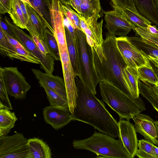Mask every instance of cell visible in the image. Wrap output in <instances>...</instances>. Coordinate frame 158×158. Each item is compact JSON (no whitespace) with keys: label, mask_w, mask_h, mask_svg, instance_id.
I'll list each match as a JSON object with an SVG mask.
<instances>
[{"label":"cell","mask_w":158,"mask_h":158,"mask_svg":"<svg viewBox=\"0 0 158 158\" xmlns=\"http://www.w3.org/2000/svg\"><path fill=\"white\" fill-rule=\"evenodd\" d=\"M13 0H0V12L4 14L10 13Z\"/></svg>","instance_id":"41"},{"label":"cell","mask_w":158,"mask_h":158,"mask_svg":"<svg viewBox=\"0 0 158 158\" xmlns=\"http://www.w3.org/2000/svg\"><path fill=\"white\" fill-rule=\"evenodd\" d=\"M28 139L20 133L0 137V158H26Z\"/></svg>","instance_id":"8"},{"label":"cell","mask_w":158,"mask_h":158,"mask_svg":"<svg viewBox=\"0 0 158 158\" xmlns=\"http://www.w3.org/2000/svg\"><path fill=\"white\" fill-rule=\"evenodd\" d=\"M132 119L136 132L141 134L145 139L158 146V131L155 121L149 116L141 113L135 115Z\"/></svg>","instance_id":"16"},{"label":"cell","mask_w":158,"mask_h":158,"mask_svg":"<svg viewBox=\"0 0 158 158\" xmlns=\"http://www.w3.org/2000/svg\"><path fill=\"white\" fill-rule=\"evenodd\" d=\"M99 83L103 101L117 113L120 119L129 120L146 110L144 102L139 97H130L107 83L101 82Z\"/></svg>","instance_id":"3"},{"label":"cell","mask_w":158,"mask_h":158,"mask_svg":"<svg viewBox=\"0 0 158 158\" xmlns=\"http://www.w3.org/2000/svg\"><path fill=\"white\" fill-rule=\"evenodd\" d=\"M21 0L22 1H23L24 2L30 5L31 6H31V3L30 2L29 0Z\"/></svg>","instance_id":"48"},{"label":"cell","mask_w":158,"mask_h":158,"mask_svg":"<svg viewBox=\"0 0 158 158\" xmlns=\"http://www.w3.org/2000/svg\"><path fill=\"white\" fill-rule=\"evenodd\" d=\"M80 19L81 30L85 34L87 41L93 51L98 55L102 53L104 40L102 36L103 19L98 22L99 14L94 15L85 20L78 13Z\"/></svg>","instance_id":"9"},{"label":"cell","mask_w":158,"mask_h":158,"mask_svg":"<svg viewBox=\"0 0 158 158\" xmlns=\"http://www.w3.org/2000/svg\"><path fill=\"white\" fill-rule=\"evenodd\" d=\"M151 65L154 70L156 73L157 78V84L158 85V64L155 63H152Z\"/></svg>","instance_id":"44"},{"label":"cell","mask_w":158,"mask_h":158,"mask_svg":"<svg viewBox=\"0 0 158 158\" xmlns=\"http://www.w3.org/2000/svg\"><path fill=\"white\" fill-rule=\"evenodd\" d=\"M108 135L96 131L90 137L74 140L73 147L87 150L97 155V157L131 158L119 139L116 140Z\"/></svg>","instance_id":"4"},{"label":"cell","mask_w":158,"mask_h":158,"mask_svg":"<svg viewBox=\"0 0 158 158\" xmlns=\"http://www.w3.org/2000/svg\"><path fill=\"white\" fill-rule=\"evenodd\" d=\"M119 139L131 156V158L135 156L138 148V141L134 126L129 120L120 119L118 122Z\"/></svg>","instance_id":"15"},{"label":"cell","mask_w":158,"mask_h":158,"mask_svg":"<svg viewBox=\"0 0 158 158\" xmlns=\"http://www.w3.org/2000/svg\"><path fill=\"white\" fill-rule=\"evenodd\" d=\"M31 37L38 49L43 54H49L48 46L44 40L36 35Z\"/></svg>","instance_id":"39"},{"label":"cell","mask_w":158,"mask_h":158,"mask_svg":"<svg viewBox=\"0 0 158 158\" xmlns=\"http://www.w3.org/2000/svg\"><path fill=\"white\" fill-rule=\"evenodd\" d=\"M17 119L14 112L7 109H0V137L9 133Z\"/></svg>","instance_id":"27"},{"label":"cell","mask_w":158,"mask_h":158,"mask_svg":"<svg viewBox=\"0 0 158 158\" xmlns=\"http://www.w3.org/2000/svg\"><path fill=\"white\" fill-rule=\"evenodd\" d=\"M75 80L77 97L73 120L89 124L95 129L114 138L119 135L118 122L106 109L104 102L83 86L78 77Z\"/></svg>","instance_id":"1"},{"label":"cell","mask_w":158,"mask_h":158,"mask_svg":"<svg viewBox=\"0 0 158 158\" xmlns=\"http://www.w3.org/2000/svg\"><path fill=\"white\" fill-rule=\"evenodd\" d=\"M11 29L18 40L31 53L40 61L41 68L46 73L52 74L54 70V59L49 54H43L39 50L31 36H30L5 16L4 19Z\"/></svg>","instance_id":"6"},{"label":"cell","mask_w":158,"mask_h":158,"mask_svg":"<svg viewBox=\"0 0 158 158\" xmlns=\"http://www.w3.org/2000/svg\"><path fill=\"white\" fill-rule=\"evenodd\" d=\"M75 41L78 54V77L85 87L95 95L96 86L100 81L94 65L93 50L82 30L76 29Z\"/></svg>","instance_id":"5"},{"label":"cell","mask_w":158,"mask_h":158,"mask_svg":"<svg viewBox=\"0 0 158 158\" xmlns=\"http://www.w3.org/2000/svg\"><path fill=\"white\" fill-rule=\"evenodd\" d=\"M31 71L38 81L45 84L50 88L67 99L64 79L58 76L43 73L38 69H33Z\"/></svg>","instance_id":"19"},{"label":"cell","mask_w":158,"mask_h":158,"mask_svg":"<svg viewBox=\"0 0 158 158\" xmlns=\"http://www.w3.org/2000/svg\"><path fill=\"white\" fill-rule=\"evenodd\" d=\"M11 49V44L7 40L3 30L0 27V53L3 56H8Z\"/></svg>","instance_id":"38"},{"label":"cell","mask_w":158,"mask_h":158,"mask_svg":"<svg viewBox=\"0 0 158 158\" xmlns=\"http://www.w3.org/2000/svg\"><path fill=\"white\" fill-rule=\"evenodd\" d=\"M125 79L131 93L134 98L139 97L138 68L126 66L124 68Z\"/></svg>","instance_id":"28"},{"label":"cell","mask_w":158,"mask_h":158,"mask_svg":"<svg viewBox=\"0 0 158 158\" xmlns=\"http://www.w3.org/2000/svg\"><path fill=\"white\" fill-rule=\"evenodd\" d=\"M137 10L151 23L158 26V10L154 0H130Z\"/></svg>","instance_id":"21"},{"label":"cell","mask_w":158,"mask_h":158,"mask_svg":"<svg viewBox=\"0 0 158 158\" xmlns=\"http://www.w3.org/2000/svg\"><path fill=\"white\" fill-rule=\"evenodd\" d=\"M2 76L0 74V109H13Z\"/></svg>","instance_id":"37"},{"label":"cell","mask_w":158,"mask_h":158,"mask_svg":"<svg viewBox=\"0 0 158 158\" xmlns=\"http://www.w3.org/2000/svg\"><path fill=\"white\" fill-rule=\"evenodd\" d=\"M32 7L41 17L47 28L53 34L51 19L50 0H29Z\"/></svg>","instance_id":"24"},{"label":"cell","mask_w":158,"mask_h":158,"mask_svg":"<svg viewBox=\"0 0 158 158\" xmlns=\"http://www.w3.org/2000/svg\"><path fill=\"white\" fill-rule=\"evenodd\" d=\"M154 144L146 139L139 141L135 156L139 158H155L153 150Z\"/></svg>","instance_id":"35"},{"label":"cell","mask_w":158,"mask_h":158,"mask_svg":"<svg viewBox=\"0 0 158 158\" xmlns=\"http://www.w3.org/2000/svg\"><path fill=\"white\" fill-rule=\"evenodd\" d=\"M0 27L5 31L15 38V36L11 29L6 23L4 19L0 17Z\"/></svg>","instance_id":"42"},{"label":"cell","mask_w":158,"mask_h":158,"mask_svg":"<svg viewBox=\"0 0 158 158\" xmlns=\"http://www.w3.org/2000/svg\"><path fill=\"white\" fill-rule=\"evenodd\" d=\"M106 35L102 53L98 55L93 52L94 64L100 82L107 83L134 98L125 79L124 69L127 66L117 47L116 37L108 31Z\"/></svg>","instance_id":"2"},{"label":"cell","mask_w":158,"mask_h":158,"mask_svg":"<svg viewBox=\"0 0 158 158\" xmlns=\"http://www.w3.org/2000/svg\"><path fill=\"white\" fill-rule=\"evenodd\" d=\"M3 31L7 40L12 45L11 52L8 57L10 58L12 60L15 58L21 61L41 64L40 60L28 51L18 40Z\"/></svg>","instance_id":"18"},{"label":"cell","mask_w":158,"mask_h":158,"mask_svg":"<svg viewBox=\"0 0 158 158\" xmlns=\"http://www.w3.org/2000/svg\"><path fill=\"white\" fill-rule=\"evenodd\" d=\"M25 3L29 19L26 24L27 30L31 36L36 35L44 40V35L46 26L41 17L35 9L28 4Z\"/></svg>","instance_id":"20"},{"label":"cell","mask_w":158,"mask_h":158,"mask_svg":"<svg viewBox=\"0 0 158 158\" xmlns=\"http://www.w3.org/2000/svg\"><path fill=\"white\" fill-rule=\"evenodd\" d=\"M148 57L149 60L151 62L155 63L158 64V57L154 58L150 56H148Z\"/></svg>","instance_id":"45"},{"label":"cell","mask_w":158,"mask_h":158,"mask_svg":"<svg viewBox=\"0 0 158 158\" xmlns=\"http://www.w3.org/2000/svg\"><path fill=\"white\" fill-rule=\"evenodd\" d=\"M9 14L14 24L20 28L26 29V20L17 0H13L11 10Z\"/></svg>","instance_id":"33"},{"label":"cell","mask_w":158,"mask_h":158,"mask_svg":"<svg viewBox=\"0 0 158 158\" xmlns=\"http://www.w3.org/2000/svg\"><path fill=\"white\" fill-rule=\"evenodd\" d=\"M66 43L68 54L76 76L79 75L78 52L75 39L68 27L64 25Z\"/></svg>","instance_id":"26"},{"label":"cell","mask_w":158,"mask_h":158,"mask_svg":"<svg viewBox=\"0 0 158 158\" xmlns=\"http://www.w3.org/2000/svg\"><path fill=\"white\" fill-rule=\"evenodd\" d=\"M135 31L143 39L158 46V28L150 25L147 27L135 28Z\"/></svg>","instance_id":"31"},{"label":"cell","mask_w":158,"mask_h":158,"mask_svg":"<svg viewBox=\"0 0 158 158\" xmlns=\"http://www.w3.org/2000/svg\"><path fill=\"white\" fill-rule=\"evenodd\" d=\"M60 53L69 109L72 114L77 97L75 80L76 76L70 61L67 49L60 51Z\"/></svg>","instance_id":"11"},{"label":"cell","mask_w":158,"mask_h":158,"mask_svg":"<svg viewBox=\"0 0 158 158\" xmlns=\"http://www.w3.org/2000/svg\"><path fill=\"white\" fill-rule=\"evenodd\" d=\"M44 118L45 122L54 129H60L73 120L69 108L50 105L43 110Z\"/></svg>","instance_id":"14"},{"label":"cell","mask_w":158,"mask_h":158,"mask_svg":"<svg viewBox=\"0 0 158 158\" xmlns=\"http://www.w3.org/2000/svg\"><path fill=\"white\" fill-rule=\"evenodd\" d=\"M130 41L139 50L142 51L148 56L158 57V46L143 39L141 37H128Z\"/></svg>","instance_id":"29"},{"label":"cell","mask_w":158,"mask_h":158,"mask_svg":"<svg viewBox=\"0 0 158 158\" xmlns=\"http://www.w3.org/2000/svg\"><path fill=\"white\" fill-rule=\"evenodd\" d=\"M108 31L120 36H125L135 27L120 12L116 10L104 11Z\"/></svg>","instance_id":"13"},{"label":"cell","mask_w":158,"mask_h":158,"mask_svg":"<svg viewBox=\"0 0 158 158\" xmlns=\"http://www.w3.org/2000/svg\"><path fill=\"white\" fill-rule=\"evenodd\" d=\"M59 0H52L50 6L51 19L54 35L59 51L67 49L64 27L65 17Z\"/></svg>","instance_id":"12"},{"label":"cell","mask_w":158,"mask_h":158,"mask_svg":"<svg viewBox=\"0 0 158 158\" xmlns=\"http://www.w3.org/2000/svg\"><path fill=\"white\" fill-rule=\"evenodd\" d=\"M17 1L23 13L27 24L29 20V17L25 3L21 0H17Z\"/></svg>","instance_id":"43"},{"label":"cell","mask_w":158,"mask_h":158,"mask_svg":"<svg viewBox=\"0 0 158 158\" xmlns=\"http://www.w3.org/2000/svg\"><path fill=\"white\" fill-rule=\"evenodd\" d=\"M44 40L48 46L49 54L53 57L55 60L60 61V51L57 41L54 34L47 28L45 30Z\"/></svg>","instance_id":"32"},{"label":"cell","mask_w":158,"mask_h":158,"mask_svg":"<svg viewBox=\"0 0 158 158\" xmlns=\"http://www.w3.org/2000/svg\"><path fill=\"white\" fill-rule=\"evenodd\" d=\"M51 1H52V0H50ZM61 2L64 4L66 5L67 4L68 5L69 2L70 0H59Z\"/></svg>","instance_id":"47"},{"label":"cell","mask_w":158,"mask_h":158,"mask_svg":"<svg viewBox=\"0 0 158 158\" xmlns=\"http://www.w3.org/2000/svg\"><path fill=\"white\" fill-rule=\"evenodd\" d=\"M62 7L65 17L72 27L75 29L81 30L80 19L77 13L67 4H62Z\"/></svg>","instance_id":"36"},{"label":"cell","mask_w":158,"mask_h":158,"mask_svg":"<svg viewBox=\"0 0 158 158\" xmlns=\"http://www.w3.org/2000/svg\"><path fill=\"white\" fill-rule=\"evenodd\" d=\"M115 10L119 12L131 4L130 0H111Z\"/></svg>","instance_id":"40"},{"label":"cell","mask_w":158,"mask_h":158,"mask_svg":"<svg viewBox=\"0 0 158 158\" xmlns=\"http://www.w3.org/2000/svg\"><path fill=\"white\" fill-rule=\"evenodd\" d=\"M139 94L146 99L158 112V85L139 80Z\"/></svg>","instance_id":"25"},{"label":"cell","mask_w":158,"mask_h":158,"mask_svg":"<svg viewBox=\"0 0 158 158\" xmlns=\"http://www.w3.org/2000/svg\"><path fill=\"white\" fill-rule=\"evenodd\" d=\"M40 85L43 87L47 94L50 105L69 108L67 99L53 90L45 84L38 81Z\"/></svg>","instance_id":"30"},{"label":"cell","mask_w":158,"mask_h":158,"mask_svg":"<svg viewBox=\"0 0 158 158\" xmlns=\"http://www.w3.org/2000/svg\"><path fill=\"white\" fill-rule=\"evenodd\" d=\"M139 80L158 85L157 78L149 61L145 65L138 68Z\"/></svg>","instance_id":"34"},{"label":"cell","mask_w":158,"mask_h":158,"mask_svg":"<svg viewBox=\"0 0 158 158\" xmlns=\"http://www.w3.org/2000/svg\"><path fill=\"white\" fill-rule=\"evenodd\" d=\"M155 124L158 131V121H155Z\"/></svg>","instance_id":"50"},{"label":"cell","mask_w":158,"mask_h":158,"mask_svg":"<svg viewBox=\"0 0 158 158\" xmlns=\"http://www.w3.org/2000/svg\"><path fill=\"white\" fill-rule=\"evenodd\" d=\"M135 28L147 27L152 24L137 10L133 3L120 12Z\"/></svg>","instance_id":"23"},{"label":"cell","mask_w":158,"mask_h":158,"mask_svg":"<svg viewBox=\"0 0 158 158\" xmlns=\"http://www.w3.org/2000/svg\"><path fill=\"white\" fill-rule=\"evenodd\" d=\"M116 43L118 51L127 66L138 68L149 61L146 54L139 50L127 36L116 37Z\"/></svg>","instance_id":"10"},{"label":"cell","mask_w":158,"mask_h":158,"mask_svg":"<svg viewBox=\"0 0 158 158\" xmlns=\"http://www.w3.org/2000/svg\"><path fill=\"white\" fill-rule=\"evenodd\" d=\"M153 150L155 158H158V147L154 145L153 146Z\"/></svg>","instance_id":"46"},{"label":"cell","mask_w":158,"mask_h":158,"mask_svg":"<svg viewBox=\"0 0 158 158\" xmlns=\"http://www.w3.org/2000/svg\"><path fill=\"white\" fill-rule=\"evenodd\" d=\"M0 74L3 77L8 94L15 99L26 98L31 86L17 67H0Z\"/></svg>","instance_id":"7"},{"label":"cell","mask_w":158,"mask_h":158,"mask_svg":"<svg viewBox=\"0 0 158 158\" xmlns=\"http://www.w3.org/2000/svg\"><path fill=\"white\" fill-rule=\"evenodd\" d=\"M28 153L26 158H51L49 146L43 139L38 138L28 139Z\"/></svg>","instance_id":"22"},{"label":"cell","mask_w":158,"mask_h":158,"mask_svg":"<svg viewBox=\"0 0 158 158\" xmlns=\"http://www.w3.org/2000/svg\"><path fill=\"white\" fill-rule=\"evenodd\" d=\"M156 6V7L158 10V0H154Z\"/></svg>","instance_id":"49"},{"label":"cell","mask_w":158,"mask_h":158,"mask_svg":"<svg viewBox=\"0 0 158 158\" xmlns=\"http://www.w3.org/2000/svg\"><path fill=\"white\" fill-rule=\"evenodd\" d=\"M68 5L85 20L99 14L101 8L100 0H70Z\"/></svg>","instance_id":"17"}]
</instances>
